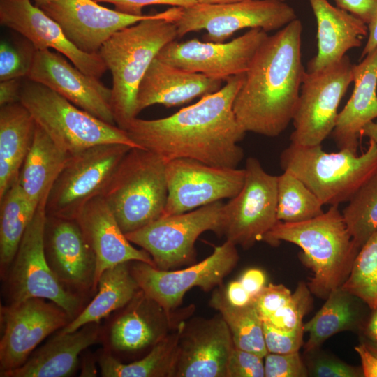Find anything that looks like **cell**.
Returning <instances> with one entry per match:
<instances>
[{"label":"cell","instance_id":"34","mask_svg":"<svg viewBox=\"0 0 377 377\" xmlns=\"http://www.w3.org/2000/svg\"><path fill=\"white\" fill-rule=\"evenodd\" d=\"M17 181L0 198V270L3 278L36 210Z\"/></svg>","mask_w":377,"mask_h":377},{"label":"cell","instance_id":"1","mask_svg":"<svg viewBox=\"0 0 377 377\" xmlns=\"http://www.w3.org/2000/svg\"><path fill=\"white\" fill-rule=\"evenodd\" d=\"M244 79L245 73L232 76L219 90L197 103L161 119L136 117L124 131L137 145L166 162L186 158L236 168L244 156L237 143L246 132L236 119L233 103Z\"/></svg>","mask_w":377,"mask_h":377},{"label":"cell","instance_id":"20","mask_svg":"<svg viewBox=\"0 0 377 377\" xmlns=\"http://www.w3.org/2000/svg\"><path fill=\"white\" fill-rule=\"evenodd\" d=\"M0 23L29 40L37 50L61 53L87 75L99 79L108 70L98 53L79 50L59 24L30 0H0Z\"/></svg>","mask_w":377,"mask_h":377},{"label":"cell","instance_id":"59","mask_svg":"<svg viewBox=\"0 0 377 377\" xmlns=\"http://www.w3.org/2000/svg\"><path fill=\"white\" fill-rule=\"evenodd\" d=\"M279 1H285L286 0H279Z\"/></svg>","mask_w":377,"mask_h":377},{"label":"cell","instance_id":"17","mask_svg":"<svg viewBox=\"0 0 377 377\" xmlns=\"http://www.w3.org/2000/svg\"><path fill=\"white\" fill-rule=\"evenodd\" d=\"M266 31L251 29L227 43L202 42L197 39L165 45L156 58L175 67L203 74L219 80L245 73Z\"/></svg>","mask_w":377,"mask_h":377},{"label":"cell","instance_id":"2","mask_svg":"<svg viewBox=\"0 0 377 377\" xmlns=\"http://www.w3.org/2000/svg\"><path fill=\"white\" fill-rule=\"evenodd\" d=\"M302 32L297 18L267 36L257 50L233 103L246 133L276 137L293 120L306 71Z\"/></svg>","mask_w":377,"mask_h":377},{"label":"cell","instance_id":"47","mask_svg":"<svg viewBox=\"0 0 377 377\" xmlns=\"http://www.w3.org/2000/svg\"><path fill=\"white\" fill-rule=\"evenodd\" d=\"M337 6L368 24L377 14V0H334Z\"/></svg>","mask_w":377,"mask_h":377},{"label":"cell","instance_id":"14","mask_svg":"<svg viewBox=\"0 0 377 377\" xmlns=\"http://www.w3.org/2000/svg\"><path fill=\"white\" fill-rule=\"evenodd\" d=\"M245 180L239 193L224 204V231L227 240L249 249L279 222L277 176L268 174L259 161L246 160Z\"/></svg>","mask_w":377,"mask_h":377},{"label":"cell","instance_id":"21","mask_svg":"<svg viewBox=\"0 0 377 377\" xmlns=\"http://www.w3.org/2000/svg\"><path fill=\"white\" fill-rule=\"evenodd\" d=\"M39 8L59 24L74 45L89 54L98 53L114 34L150 15L123 13L93 0H52Z\"/></svg>","mask_w":377,"mask_h":377},{"label":"cell","instance_id":"13","mask_svg":"<svg viewBox=\"0 0 377 377\" xmlns=\"http://www.w3.org/2000/svg\"><path fill=\"white\" fill-rule=\"evenodd\" d=\"M238 260L236 245L226 240L207 258L186 269L164 270L135 260L130 262V269L140 290L170 315L192 288L209 291L220 286Z\"/></svg>","mask_w":377,"mask_h":377},{"label":"cell","instance_id":"38","mask_svg":"<svg viewBox=\"0 0 377 377\" xmlns=\"http://www.w3.org/2000/svg\"><path fill=\"white\" fill-rule=\"evenodd\" d=\"M341 287L362 300L371 310L377 308V231L359 251Z\"/></svg>","mask_w":377,"mask_h":377},{"label":"cell","instance_id":"37","mask_svg":"<svg viewBox=\"0 0 377 377\" xmlns=\"http://www.w3.org/2000/svg\"><path fill=\"white\" fill-rule=\"evenodd\" d=\"M342 214L360 251L377 231V171L355 193Z\"/></svg>","mask_w":377,"mask_h":377},{"label":"cell","instance_id":"50","mask_svg":"<svg viewBox=\"0 0 377 377\" xmlns=\"http://www.w3.org/2000/svg\"><path fill=\"white\" fill-rule=\"evenodd\" d=\"M24 80L15 78L0 82V106L20 102Z\"/></svg>","mask_w":377,"mask_h":377},{"label":"cell","instance_id":"16","mask_svg":"<svg viewBox=\"0 0 377 377\" xmlns=\"http://www.w3.org/2000/svg\"><path fill=\"white\" fill-rule=\"evenodd\" d=\"M0 374L22 365L42 341L72 320L56 303L29 298L1 307Z\"/></svg>","mask_w":377,"mask_h":377},{"label":"cell","instance_id":"18","mask_svg":"<svg viewBox=\"0 0 377 377\" xmlns=\"http://www.w3.org/2000/svg\"><path fill=\"white\" fill-rule=\"evenodd\" d=\"M44 249L47 263L58 281L82 296L96 290V258L75 219L46 217Z\"/></svg>","mask_w":377,"mask_h":377},{"label":"cell","instance_id":"31","mask_svg":"<svg viewBox=\"0 0 377 377\" xmlns=\"http://www.w3.org/2000/svg\"><path fill=\"white\" fill-rule=\"evenodd\" d=\"M69 156L36 125L32 145L17 179L26 197L36 209L45 208L52 188Z\"/></svg>","mask_w":377,"mask_h":377},{"label":"cell","instance_id":"43","mask_svg":"<svg viewBox=\"0 0 377 377\" xmlns=\"http://www.w3.org/2000/svg\"><path fill=\"white\" fill-rule=\"evenodd\" d=\"M263 323V334L268 353L285 354L299 351L303 345L304 325L294 330L277 329Z\"/></svg>","mask_w":377,"mask_h":377},{"label":"cell","instance_id":"48","mask_svg":"<svg viewBox=\"0 0 377 377\" xmlns=\"http://www.w3.org/2000/svg\"><path fill=\"white\" fill-rule=\"evenodd\" d=\"M223 293L226 300L234 306H244L251 304L253 300L239 280L230 282Z\"/></svg>","mask_w":377,"mask_h":377},{"label":"cell","instance_id":"22","mask_svg":"<svg viewBox=\"0 0 377 377\" xmlns=\"http://www.w3.org/2000/svg\"><path fill=\"white\" fill-rule=\"evenodd\" d=\"M234 347L230 331L221 315L185 325L173 376L226 377Z\"/></svg>","mask_w":377,"mask_h":377},{"label":"cell","instance_id":"28","mask_svg":"<svg viewBox=\"0 0 377 377\" xmlns=\"http://www.w3.org/2000/svg\"><path fill=\"white\" fill-rule=\"evenodd\" d=\"M98 323H89L77 330L58 332L33 353L20 367L2 374L1 377H66L74 374L79 356L100 339Z\"/></svg>","mask_w":377,"mask_h":377},{"label":"cell","instance_id":"52","mask_svg":"<svg viewBox=\"0 0 377 377\" xmlns=\"http://www.w3.org/2000/svg\"><path fill=\"white\" fill-rule=\"evenodd\" d=\"M367 27L368 39L362 51L361 59L377 47V14L367 24Z\"/></svg>","mask_w":377,"mask_h":377},{"label":"cell","instance_id":"40","mask_svg":"<svg viewBox=\"0 0 377 377\" xmlns=\"http://www.w3.org/2000/svg\"><path fill=\"white\" fill-rule=\"evenodd\" d=\"M312 303V293L308 286L300 282L288 302L263 321L279 330H294L303 327V318L311 309Z\"/></svg>","mask_w":377,"mask_h":377},{"label":"cell","instance_id":"42","mask_svg":"<svg viewBox=\"0 0 377 377\" xmlns=\"http://www.w3.org/2000/svg\"><path fill=\"white\" fill-rule=\"evenodd\" d=\"M264 358L265 377L309 376L299 351L285 354L268 353Z\"/></svg>","mask_w":377,"mask_h":377},{"label":"cell","instance_id":"54","mask_svg":"<svg viewBox=\"0 0 377 377\" xmlns=\"http://www.w3.org/2000/svg\"><path fill=\"white\" fill-rule=\"evenodd\" d=\"M97 369L91 357H85L82 364L80 376H96Z\"/></svg>","mask_w":377,"mask_h":377},{"label":"cell","instance_id":"49","mask_svg":"<svg viewBox=\"0 0 377 377\" xmlns=\"http://www.w3.org/2000/svg\"><path fill=\"white\" fill-rule=\"evenodd\" d=\"M239 281L253 297L266 286L265 272L257 268H251L246 270L242 274Z\"/></svg>","mask_w":377,"mask_h":377},{"label":"cell","instance_id":"29","mask_svg":"<svg viewBox=\"0 0 377 377\" xmlns=\"http://www.w3.org/2000/svg\"><path fill=\"white\" fill-rule=\"evenodd\" d=\"M36 124L20 103L0 108V198L15 184L34 140Z\"/></svg>","mask_w":377,"mask_h":377},{"label":"cell","instance_id":"45","mask_svg":"<svg viewBox=\"0 0 377 377\" xmlns=\"http://www.w3.org/2000/svg\"><path fill=\"white\" fill-rule=\"evenodd\" d=\"M291 295L290 290L284 285L269 283L253 297V303L261 319L265 320L283 306Z\"/></svg>","mask_w":377,"mask_h":377},{"label":"cell","instance_id":"8","mask_svg":"<svg viewBox=\"0 0 377 377\" xmlns=\"http://www.w3.org/2000/svg\"><path fill=\"white\" fill-rule=\"evenodd\" d=\"M45 207H38L2 278L8 304L38 297L50 300L73 319L82 309L81 297L68 290L56 278L44 249Z\"/></svg>","mask_w":377,"mask_h":377},{"label":"cell","instance_id":"27","mask_svg":"<svg viewBox=\"0 0 377 377\" xmlns=\"http://www.w3.org/2000/svg\"><path fill=\"white\" fill-rule=\"evenodd\" d=\"M353 94L338 114L332 132L339 149L357 154L360 131L377 118V47L355 64Z\"/></svg>","mask_w":377,"mask_h":377},{"label":"cell","instance_id":"25","mask_svg":"<svg viewBox=\"0 0 377 377\" xmlns=\"http://www.w3.org/2000/svg\"><path fill=\"white\" fill-rule=\"evenodd\" d=\"M126 307L108 327L109 350L138 351L153 346L168 334L170 315L141 290Z\"/></svg>","mask_w":377,"mask_h":377},{"label":"cell","instance_id":"33","mask_svg":"<svg viewBox=\"0 0 377 377\" xmlns=\"http://www.w3.org/2000/svg\"><path fill=\"white\" fill-rule=\"evenodd\" d=\"M182 321L176 330L167 334L144 357L129 364L119 361L110 351H103L97 357L103 377H172L178 345L185 327Z\"/></svg>","mask_w":377,"mask_h":377},{"label":"cell","instance_id":"36","mask_svg":"<svg viewBox=\"0 0 377 377\" xmlns=\"http://www.w3.org/2000/svg\"><path fill=\"white\" fill-rule=\"evenodd\" d=\"M324 205L295 175L283 170L277 176V219L297 223L322 214Z\"/></svg>","mask_w":377,"mask_h":377},{"label":"cell","instance_id":"6","mask_svg":"<svg viewBox=\"0 0 377 377\" xmlns=\"http://www.w3.org/2000/svg\"><path fill=\"white\" fill-rule=\"evenodd\" d=\"M281 166L299 178L323 202H348L359 188L377 171V145L369 141L358 155L348 149L327 153L321 145L290 143L281 153Z\"/></svg>","mask_w":377,"mask_h":377},{"label":"cell","instance_id":"44","mask_svg":"<svg viewBox=\"0 0 377 377\" xmlns=\"http://www.w3.org/2000/svg\"><path fill=\"white\" fill-rule=\"evenodd\" d=\"M263 357L234 347L228 359L226 377H264Z\"/></svg>","mask_w":377,"mask_h":377},{"label":"cell","instance_id":"26","mask_svg":"<svg viewBox=\"0 0 377 377\" xmlns=\"http://www.w3.org/2000/svg\"><path fill=\"white\" fill-rule=\"evenodd\" d=\"M317 22V54L308 62L306 71L313 72L341 60L350 49L362 45L368 27L350 13L327 0H309Z\"/></svg>","mask_w":377,"mask_h":377},{"label":"cell","instance_id":"12","mask_svg":"<svg viewBox=\"0 0 377 377\" xmlns=\"http://www.w3.org/2000/svg\"><path fill=\"white\" fill-rule=\"evenodd\" d=\"M297 19L294 9L279 0H247L227 4L196 3L181 8L174 22L178 38L205 30L207 42L223 43L237 31L260 29L279 30Z\"/></svg>","mask_w":377,"mask_h":377},{"label":"cell","instance_id":"32","mask_svg":"<svg viewBox=\"0 0 377 377\" xmlns=\"http://www.w3.org/2000/svg\"><path fill=\"white\" fill-rule=\"evenodd\" d=\"M96 290L93 300L59 333L98 323L111 313L125 307L140 288L131 272L130 262H127L105 269L98 279Z\"/></svg>","mask_w":377,"mask_h":377},{"label":"cell","instance_id":"35","mask_svg":"<svg viewBox=\"0 0 377 377\" xmlns=\"http://www.w3.org/2000/svg\"><path fill=\"white\" fill-rule=\"evenodd\" d=\"M210 304L216 309L226 323L235 347L253 353L264 358L266 348L263 323L253 303L244 306H234L226 300L224 293L215 292Z\"/></svg>","mask_w":377,"mask_h":377},{"label":"cell","instance_id":"46","mask_svg":"<svg viewBox=\"0 0 377 377\" xmlns=\"http://www.w3.org/2000/svg\"><path fill=\"white\" fill-rule=\"evenodd\" d=\"M97 3L105 2L114 6L115 10L128 15H142V8L150 5H169L187 8L197 3L196 0H93Z\"/></svg>","mask_w":377,"mask_h":377},{"label":"cell","instance_id":"39","mask_svg":"<svg viewBox=\"0 0 377 377\" xmlns=\"http://www.w3.org/2000/svg\"><path fill=\"white\" fill-rule=\"evenodd\" d=\"M36 50L34 45L26 38L17 43L1 40L0 81L27 78Z\"/></svg>","mask_w":377,"mask_h":377},{"label":"cell","instance_id":"9","mask_svg":"<svg viewBox=\"0 0 377 377\" xmlns=\"http://www.w3.org/2000/svg\"><path fill=\"white\" fill-rule=\"evenodd\" d=\"M131 148L124 144L107 143L70 155L50 193L46 214L75 219L87 202L102 196Z\"/></svg>","mask_w":377,"mask_h":377},{"label":"cell","instance_id":"41","mask_svg":"<svg viewBox=\"0 0 377 377\" xmlns=\"http://www.w3.org/2000/svg\"><path fill=\"white\" fill-rule=\"evenodd\" d=\"M319 349V348H318ZM318 349L305 353V364L309 376L315 377H364L362 368L355 367Z\"/></svg>","mask_w":377,"mask_h":377},{"label":"cell","instance_id":"30","mask_svg":"<svg viewBox=\"0 0 377 377\" xmlns=\"http://www.w3.org/2000/svg\"><path fill=\"white\" fill-rule=\"evenodd\" d=\"M320 309L307 323L304 353L318 349L332 336L343 331L361 332L370 314L369 307L341 286L333 290Z\"/></svg>","mask_w":377,"mask_h":377},{"label":"cell","instance_id":"57","mask_svg":"<svg viewBox=\"0 0 377 377\" xmlns=\"http://www.w3.org/2000/svg\"><path fill=\"white\" fill-rule=\"evenodd\" d=\"M247 0H196L198 3L205 4H227Z\"/></svg>","mask_w":377,"mask_h":377},{"label":"cell","instance_id":"23","mask_svg":"<svg viewBox=\"0 0 377 377\" xmlns=\"http://www.w3.org/2000/svg\"><path fill=\"white\" fill-rule=\"evenodd\" d=\"M75 220L96 256V288L101 274L119 264L137 260L155 266L146 251L131 244L102 196L87 202Z\"/></svg>","mask_w":377,"mask_h":377},{"label":"cell","instance_id":"10","mask_svg":"<svg viewBox=\"0 0 377 377\" xmlns=\"http://www.w3.org/2000/svg\"><path fill=\"white\" fill-rule=\"evenodd\" d=\"M223 207L217 201L183 214L163 216L126 236L151 256L157 268L180 267L195 260V242L202 232L223 235Z\"/></svg>","mask_w":377,"mask_h":377},{"label":"cell","instance_id":"55","mask_svg":"<svg viewBox=\"0 0 377 377\" xmlns=\"http://www.w3.org/2000/svg\"><path fill=\"white\" fill-rule=\"evenodd\" d=\"M360 137H367L377 145V122L372 121L367 124L360 131Z\"/></svg>","mask_w":377,"mask_h":377},{"label":"cell","instance_id":"7","mask_svg":"<svg viewBox=\"0 0 377 377\" xmlns=\"http://www.w3.org/2000/svg\"><path fill=\"white\" fill-rule=\"evenodd\" d=\"M20 102L36 125L69 155L107 143L140 147L117 125L103 121L47 87L28 78L23 81Z\"/></svg>","mask_w":377,"mask_h":377},{"label":"cell","instance_id":"24","mask_svg":"<svg viewBox=\"0 0 377 377\" xmlns=\"http://www.w3.org/2000/svg\"><path fill=\"white\" fill-rule=\"evenodd\" d=\"M221 85V80L186 71L156 57L140 84L136 97L137 113L156 104L181 105L213 94Z\"/></svg>","mask_w":377,"mask_h":377},{"label":"cell","instance_id":"15","mask_svg":"<svg viewBox=\"0 0 377 377\" xmlns=\"http://www.w3.org/2000/svg\"><path fill=\"white\" fill-rule=\"evenodd\" d=\"M168 198L162 216L188 212L231 199L241 191L245 170L210 165L180 158L166 162Z\"/></svg>","mask_w":377,"mask_h":377},{"label":"cell","instance_id":"19","mask_svg":"<svg viewBox=\"0 0 377 377\" xmlns=\"http://www.w3.org/2000/svg\"><path fill=\"white\" fill-rule=\"evenodd\" d=\"M66 59L56 51L36 50L27 78L47 87L103 121L116 125L111 89L98 78L79 70Z\"/></svg>","mask_w":377,"mask_h":377},{"label":"cell","instance_id":"56","mask_svg":"<svg viewBox=\"0 0 377 377\" xmlns=\"http://www.w3.org/2000/svg\"><path fill=\"white\" fill-rule=\"evenodd\" d=\"M360 342L364 343L372 353L377 356V341L360 334Z\"/></svg>","mask_w":377,"mask_h":377},{"label":"cell","instance_id":"11","mask_svg":"<svg viewBox=\"0 0 377 377\" xmlns=\"http://www.w3.org/2000/svg\"><path fill=\"white\" fill-rule=\"evenodd\" d=\"M355 64L348 56L317 71H305L295 111L290 143L315 146L332 133L338 107L353 82Z\"/></svg>","mask_w":377,"mask_h":377},{"label":"cell","instance_id":"5","mask_svg":"<svg viewBox=\"0 0 377 377\" xmlns=\"http://www.w3.org/2000/svg\"><path fill=\"white\" fill-rule=\"evenodd\" d=\"M166 161L141 147L131 148L102 197L126 234L162 216L167 202Z\"/></svg>","mask_w":377,"mask_h":377},{"label":"cell","instance_id":"53","mask_svg":"<svg viewBox=\"0 0 377 377\" xmlns=\"http://www.w3.org/2000/svg\"><path fill=\"white\" fill-rule=\"evenodd\" d=\"M360 334L377 341V308L371 310V313Z\"/></svg>","mask_w":377,"mask_h":377},{"label":"cell","instance_id":"3","mask_svg":"<svg viewBox=\"0 0 377 377\" xmlns=\"http://www.w3.org/2000/svg\"><path fill=\"white\" fill-rule=\"evenodd\" d=\"M182 7L172 8L114 34L98 51L112 77V108L116 125L124 130L137 117L140 84L159 51L177 38L175 21Z\"/></svg>","mask_w":377,"mask_h":377},{"label":"cell","instance_id":"4","mask_svg":"<svg viewBox=\"0 0 377 377\" xmlns=\"http://www.w3.org/2000/svg\"><path fill=\"white\" fill-rule=\"evenodd\" d=\"M263 241L298 246L301 261L313 273L307 286L313 295L325 300L346 281L359 252L337 205L305 221H279Z\"/></svg>","mask_w":377,"mask_h":377},{"label":"cell","instance_id":"51","mask_svg":"<svg viewBox=\"0 0 377 377\" xmlns=\"http://www.w3.org/2000/svg\"><path fill=\"white\" fill-rule=\"evenodd\" d=\"M355 350L360 358L364 377H377V356L361 342Z\"/></svg>","mask_w":377,"mask_h":377},{"label":"cell","instance_id":"58","mask_svg":"<svg viewBox=\"0 0 377 377\" xmlns=\"http://www.w3.org/2000/svg\"><path fill=\"white\" fill-rule=\"evenodd\" d=\"M52 0H34L35 5L38 7H40L43 5H45L50 3Z\"/></svg>","mask_w":377,"mask_h":377}]
</instances>
